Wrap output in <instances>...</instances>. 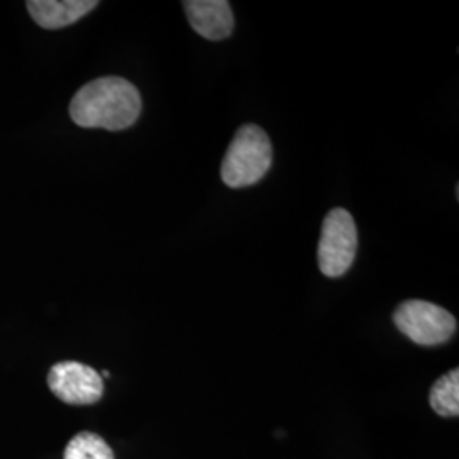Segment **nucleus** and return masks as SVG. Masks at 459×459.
<instances>
[{"label": "nucleus", "instance_id": "nucleus-5", "mask_svg": "<svg viewBox=\"0 0 459 459\" xmlns=\"http://www.w3.org/2000/svg\"><path fill=\"white\" fill-rule=\"evenodd\" d=\"M51 394L68 405H92L102 398L104 383L98 371L87 364L64 361L48 373Z\"/></svg>", "mask_w": 459, "mask_h": 459}, {"label": "nucleus", "instance_id": "nucleus-2", "mask_svg": "<svg viewBox=\"0 0 459 459\" xmlns=\"http://www.w3.org/2000/svg\"><path fill=\"white\" fill-rule=\"evenodd\" d=\"M273 164V145L261 126L244 125L235 133L221 162V179L233 189L254 186Z\"/></svg>", "mask_w": 459, "mask_h": 459}, {"label": "nucleus", "instance_id": "nucleus-1", "mask_svg": "<svg viewBox=\"0 0 459 459\" xmlns=\"http://www.w3.org/2000/svg\"><path fill=\"white\" fill-rule=\"evenodd\" d=\"M142 113L138 89L121 77H102L85 83L70 102V117L82 128L121 132Z\"/></svg>", "mask_w": 459, "mask_h": 459}, {"label": "nucleus", "instance_id": "nucleus-3", "mask_svg": "<svg viewBox=\"0 0 459 459\" xmlns=\"http://www.w3.org/2000/svg\"><path fill=\"white\" fill-rule=\"evenodd\" d=\"M358 252V227L344 208L328 212L318 244V267L327 278H341L354 264Z\"/></svg>", "mask_w": 459, "mask_h": 459}, {"label": "nucleus", "instance_id": "nucleus-6", "mask_svg": "<svg viewBox=\"0 0 459 459\" xmlns=\"http://www.w3.org/2000/svg\"><path fill=\"white\" fill-rule=\"evenodd\" d=\"M182 5L191 28L199 36L220 41L233 31L235 19L227 0H186Z\"/></svg>", "mask_w": 459, "mask_h": 459}, {"label": "nucleus", "instance_id": "nucleus-8", "mask_svg": "<svg viewBox=\"0 0 459 459\" xmlns=\"http://www.w3.org/2000/svg\"><path fill=\"white\" fill-rule=\"evenodd\" d=\"M430 407L441 417L459 415V369L439 377L430 390Z\"/></svg>", "mask_w": 459, "mask_h": 459}, {"label": "nucleus", "instance_id": "nucleus-7", "mask_svg": "<svg viewBox=\"0 0 459 459\" xmlns=\"http://www.w3.org/2000/svg\"><path fill=\"white\" fill-rule=\"evenodd\" d=\"M96 0H31L26 4L38 26L60 30L77 22L98 7Z\"/></svg>", "mask_w": 459, "mask_h": 459}, {"label": "nucleus", "instance_id": "nucleus-9", "mask_svg": "<svg viewBox=\"0 0 459 459\" xmlns=\"http://www.w3.org/2000/svg\"><path fill=\"white\" fill-rule=\"evenodd\" d=\"M64 459H115V453L98 434L81 432L66 444Z\"/></svg>", "mask_w": 459, "mask_h": 459}, {"label": "nucleus", "instance_id": "nucleus-4", "mask_svg": "<svg viewBox=\"0 0 459 459\" xmlns=\"http://www.w3.org/2000/svg\"><path fill=\"white\" fill-rule=\"evenodd\" d=\"M396 328L419 345H441L456 333V318L434 303L422 299H409L394 313Z\"/></svg>", "mask_w": 459, "mask_h": 459}]
</instances>
